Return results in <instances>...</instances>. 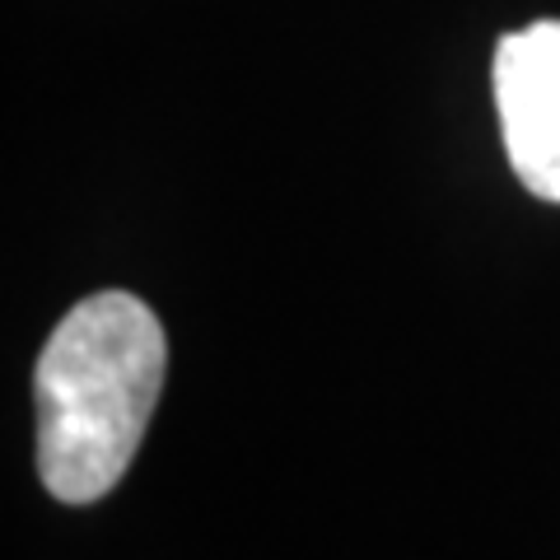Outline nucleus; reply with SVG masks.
Returning <instances> with one entry per match:
<instances>
[{
  "label": "nucleus",
  "mask_w": 560,
  "mask_h": 560,
  "mask_svg": "<svg viewBox=\"0 0 560 560\" xmlns=\"http://www.w3.org/2000/svg\"><path fill=\"white\" fill-rule=\"evenodd\" d=\"M164 370V327L127 290H98L57 323L33 370V407L38 477L61 504H94L127 477Z\"/></svg>",
  "instance_id": "f257e3e1"
},
{
  "label": "nucleus",
  "mask_w": 560,
  "mask_h": 560,
  "mask_svg": "<svg viewBox=\"0 0 560 560\" xmlns=\"http://www.w3.org/2000/svg\"><path fill=\"white\" fill-rule=\"evenodd\" d=\"M490 84L518 183L560 206V20L504 33Z\"/></svg>",
  "instance_id": "f03ea898"
}]
</instances>
